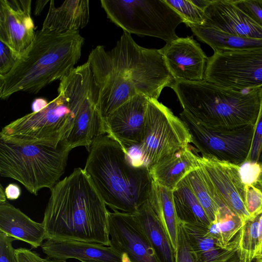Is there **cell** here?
<instances>
[{"instance_id": "obj_1", "label": "cell", "mask_w": 262, "mask_h": 262, "mask_svg": "<svg viewBox=\"0 0 262 262\" xmlns=\"http://www.w3.org/2000/svg\"><path fill=\"white\" fill-rule=\"evenodd\" d=\"M50 190L42 222L46 239L109 246V211L84 169H74Z\"/></svg>"}, {"instance_id": "obj_2", "label": "cell", "mask_w": 262, "mask_h": 262, "mask_svg": "<svg viewBox=\"0 0 262 262\" xmlns=\"http://www.w3.org/2000/svg\"><path fill=\"white\" fill-rule=\"evenodd\" d=\"M84 169L113 211L134 213L149 198L153 180L148 166L132 162L127 150L107 134L92 145Z\"/></svg>"}, {"instance_id": "obj_3", "label": "cell", "mask_w": 262, "mask_h": 262, "mask_svg": "<svg viewBox=\"0 0 262 262\" xmlns=\"http://www.w3.org/2000/svg\"><path fill=\"white\" fill-rule=\"evenodd\" d=\"M96 84L88 61L75 67L60 80L54 99L41 111L28 114L5 126L0 139L57 147L71 129L83 101Z\"/></svg>"}, {"instance_id": "obj_4", "label": "cell", "mask_w": 262, "mask_h": 262, "mask_svg": "<svg viewBox=\"0 0 262 262\" xmlns=\"http://www.w3.org/2000/svg\"><path fill=\"white\" fill-rule=\"evenodd\" d=\"M84 39L79 31L36 32L12 70L0 76V98L19 92L36 93L68 74L78 62Z\"/></svg>"}, {"instance_id": "obj_5", "label": "cell", "mask_w": 262, "mask_h": 262, "mask_svg": "<svg viewBox=\"0 0 262 262\" xmlns=\"http://www.w3.org/2000/svg\"><path fill=\"white\" fill-rule=\"evenodd\" d=\"M260 88L237 91L204 79L176 80L172 89L183 111L200 124L211 130H231L255 126Z\"/></svg>"}, {"instance_id": "obj_6", "label": "cell", "mask_w": 262, "mask_h": 262, "mask_svg": "<svg viewBox=\"0 0 262 262\" xmlns=\"http://www.w3.org/2000/svg\"><path fill=\"white\" fill-rule=\"evenodd\" d=\"M71 150L61 144H17L0 139V175L20 183L37 195L52 189L64 173Z\"/></svg>"}, {"instance_id": "obj_7", "label": "cell", "mask_w": 262, "mask_h": 262, "mask_svg": "<svg viewBox=\"0 0 262 262\" xmlns=\"http://www.w3.org/2000/svg\"><path fill=\"white\" fill-rule=\"evenodd\" d=\"M106 53L112 64L133 82L138 94L158 100L164 88L172 89L175 84L161 49L140 47L126 32Z\"/></svg>"}, {"instance_id": "obj_8", "label": "cell", "mask_w": 262, "mask_h": 262, "mask_svg": "<svg viewBox=\"0 0 262 262\" xmlns=\"http://www.w3.org/2000/svg\"><path fill=\"white\" fill-rule=\"evenodd\" d=\"M107 17L123 31L159 38H178L176 29L183 18L164 0H101Z\"/></svg>"}, {"instance_id": "obj_9", "label": "cell", "mask_w": 262, "mask_h": 262, "mask_svg": "<svg viewBox=\"0 0 262 262\" xmlns=\"http://www.w3.org/2000/svg\"><path fill=\"white\" fill-rule=\"evenodd\" d=\"M190 143L191 136L184 122L158 100L149 99L143 138L138 146L147 165L149 167L159 162Z\"/></svg>"}, {"instance_id": "obj_10", "label": "cell", "mask_w": 262, "mask_h": 262, "mask_svg": "<svg viewBox=\"0 0 262 262\" xmlns=\"http://www.w3.org/2000/svg\"><path fill=\"white\" fill-rule=\"evenodd\" d=\"M204 79L237 91L261 88L262 48L214 52L208 58Z\"/></svg>"}, {"instance_id": "obj_11", "label": "cell", "mask_w": 262, "mask_h": 262, "mask_svg": "<svg viewBox=\"0 0 262 262\" xmlns=\"http://www.w3.org/2000/svg\"><path fill=\"white\" fill-rule=\"evenodd\" d=\"M180 118L187 127L192 143L202 157L213 158L239 165L250 154L254 126L236 129L211 130L192 119L185 111Z\"/></svg>"}, {"instance_id": "obj_12", "label": "cell", "mask_w": 262, "mask_h": 262, "mask_svg": "<svg viewBox=\"0 0 262 262\" xmlns=\"http://www.w3.org/2000/svg\"><path fill=\"white\" fill-rule=\"evenodd\" d=\"M110 245L127 262H160L134 213L108 212Z\"/></svg>"}, {"instance_id": "obj_13", "label": "cell", "mask_w": 262, "mask_h": 262, "mask_svg": "<svg viewBox=\"0 0 262 262\" xmlns=\"http://www.w3.org/2000/svg\"><path fill=\"white\" fill-rule=\"evenodd\" d=\"M200 165L209 178L222 207H227L243 223L250 216L245 205V185L239 173V165L213 158L198 156Z\"/></svg>"}, {"instance_id": "obj_14", "label": "cell", "mask_w": 262, "mask_h": 262, "mask_svg": "<svg viewBox=\"0 0 262 262\" xmlns=\"http://www.w3.org/2000/svg\"><path fill=\"white\" fill-rule=\"evenodd\" d=\"M31 0L0 1V41L18 58L33 41L36 32Z\"/></svg>"}, {"instance_id": "obj_15", "label": "cell", "mask_w": 262, "mask_h": 262, "mask_svg": "<svg viewBox=\"0 0 262 262\" xmlns=\"http://www.w3.org/2000/svg\"><path fill=\"white\" fill-rule=\"evenodd\" d=\"M149 100L143 95L137 94L104 120L106 134L127 150L138 146L142 141Z\"/></svg>"}, {"instance_id": "obj_16", "label": "cell", "mask_w": 262, "mask_h": 262, "mask_svg": "<svg viewBox=\"0 0 262 262\" xmlns=\"http://www.w3.org/2000/svg\"><path fill=\"white\" fill-rule=\"evenodd\" d=\"M167 67L176 80L204 79L208 57L192 37H178L161 49Z\"/></svg>"}, {"instance_id": "obj_17", "label": "cell", "mask_w": 262, "mask_h": 262, "mask_svg": "<svg viewBox=\"0 0 262 262\" xmlns=\"http://www.w3.org/2000/svg\"><path fill=\"white\" fill-rule=\"evenodd\" d=\"M99 102V91L96 84L83 101L71 129L60 144L71 150L84 146L89 151L94 142L106 134Z\"/></svg>"}, {"instance_id": "obj_18", "label": "cell", "mask_w": 262, "mask_h": 262, "mask_svg": "<svg viewBox=\"0 0 262 262\" xmlns=\"http://www.w3.org/2000/svg\"><path fill=\"white\" fill-rule=\"evenodd\" d=\"M204 14L203 26L236 36L262 39V28L232 0H212Z\"/></svg>"}, {"instance_id": "obj_19", "label": "cell", "mask_w": 262, "mask_h": 262, "mask_svg": "<svg viewBox=\"0 0 262 262\" xmlns=\"http://www.w3.org/2000/svg\"><path fill=\"white\" fill-rule=\"evenodd\" d=\"M47 257L67 260H96L101 262H127L125 258L110 246L101 244L73 240L48 239L41 246Z\"/></svg>"}, {"instance_id": "obj_20", "label": "cell", "mask_w": 262, "mask_h": 262, "mask_svg": "<svg viewBox=\"0 0 262 262\" xmlns=\"http://www.w3.org/2000/svg\"><path fill=\"white\" fill-rule=\"evenodd\" d=\"M0 232L29 244L31 248L41 247L46 239L42 222H36L7 202L0 203Z\"/></svg>"}, {"instance_id": "obj_21", "label": "cell", "mask_w": 262, "mask_h": 262, "mask_svg": "<svg viewBox=\"0 0 262 262\" xmlns=\"http://www.w3.org/2000/svg\"><path fill=\"white\" fill-rule=\"evenodd\" d=\"M198 156L190 146L148 166L153 181L171 190L199 165Z\"/></svg>"}, {"instance_id": "obj_22", "label": "cell", "mask_w": 262, "mask_h": 262, "mask_svg": "<svg viewBox=\"0 0 262 262\" xmlns=\"http://www.w3.org/2000/svg\"><path fill=\"white\" fill-rule=\"evenodd\" d=\"M89 19L88 0H67L57 7L52 0L41 29L55 32L79 31Z\"/></svg>"}, {"instance_id": "obj_23", "label": "cell", "mask_w": 262, "mask_h": 262, "mask_svg": "<svg viewBox=\"0 0 262 262\" xmlns=\"http://www.w3.org/2000/svg\"><path fill=\"white\" fill-rule=\"evenodd\" d=\"M198 262H240L237 251L238 238L228 249L220 247L217 241L207 233L204 226L181 223Z\"/></svg>"}, {"instance_id": "obj_24", "label": "cell", "mask_w": 262, "mask_h": 262, "mask_svg": "<svg viewBox=\"0 0 262 262\" xmlns=\"http://www.w3.org/2000/svg\"><path fill=\"white\" fill-rule=\"evenodd\" d=\"M145 232L160 262H175L174 250L168 232L147 200L134 213Z\"/></svg>"}, {"instance_id": "obj_25", "label": "cell", "mask_w": 262, "mask_h": 262, "mask_svg": "<svg viewBox=\"0 0 262 262\" xmlns=\"http://www.w3.org/2000/svg\"><path fill=\"white\" fill-rule=\"evenodd\" d=\"M193 33L212 48L214 52H231L262 48V39L236 36L203 25L190 27Z\"/></svg>"}, {"instance_id": "obj_26", "label": "cell", "mask_w": 262, "mask_h": 262, "mask_svg": "<svg viewBox=\"0 0 262 262\" xmlns=\"http://www.w3.org/2000/svg\"><path fill=\"white\" fill-rule=\"evenodd\" d=\"M173 199L180 222L209 227V220L186 178L173 190Z\"/></svg>"}, {"instance_id": "obj_27", "label": "cell", "mask_w": 262, "mask_h": 262, "mask_svg": "<svg viewBox=\"0 0 262 262\" xmlns=\"http://www.w3.org/2000/svg\"><path fill=\"white\" fill-rule=\"evenodd\" d=\"M148 200L164 224L176 250L180 222L175 209L173 190H169L153 181Z\"/></svg>"}, {"instance_id": "obj_28", "label": "cell", "mask_w": 262, "mask_h": 262, "mask_svg": "<svg viewBox=\"0 0 262 262\" xmlns=\"http://www.w3.org/2000/svg\"><path fill=\"white\" fill-rule=\"evenodd\" d=\"M185 178L210 223L215 221L222 206L213 184L204 170L200 165Z\"/></svg>"}, {"instance_id": "obj_29", "label": "cell", "mask_w": 262, "mask_h": 262, "mask_svg": "<svg viewBox=\"0 0 262 262\" xmlns=\"http://www.w3.org/2000/svg\"><path fill=\"white\" fill-rule=\"evenodd\" d=\"M260 215L248 220L239 231L237 251L240 262H252L259 251L258 232Z\"/></svg>"}, {"instance_id": "obj_30", "label": "cell", "mask_w": 262, "mask_h": 262, "mask_svg": "<svg viewBox=\"0 0 262 262\" xmlns=\"http://www.w3.org/2000/svg\"><path fill=\"white\" fill-rule=\"evenodd\" d=\"M216 220L218 222L221 233V247L228 249L233 244L231 240L244 225L240 218L227 207L220 209Z\"/></svg>"}, {"instance_id": "obj_31", "label": "cell", "mask_w": 262, "mask_h": 262, "mask_svg": "<svg viewBox=\"0 0 262 262\" xmlns=\"http://www.w3.org/2000/svg\"><path fill=\"white\" fill-rule=\"evenodd\" d=\"M164 1L183 18L184 23L189 27L204 24V11L194 5L190 0Z\"/></svg>"}, {"instance_id": "obj_32", "label": "cell", "mask_w": 262, "mask_h": 262, "mask_svg": "<svg viewBox=\"0 0 262 262\" xmlns=\"http://www.w3.org/2000/svg\"><path fill=\"white\" fill-rule=\"evenodd\" d=\"M175 262H198L187 233L181 222L178 228Z\"/></svg>"}, {"instance_id": "obj_33", "label": "cell", "mask_w": 262, "mask_h": 262, "mask_svg": "<svg viewBox=\"0 0 262 262\" xmlns=\"http://www.w3.org/2000/svg\"><path fill=\"white\" fill-rule=\"evenodd\" d=\"M245 205L250 218L262 213V192L252 185H245Z\"/></svg>"}, {"instance_id": "obj_34", "label": "cell", "mask_w": 262, "mask_h": 262, "mask_svg": "<svg viewBox=\"0 0 262 262\" xmlns=\"http://www.w3.org/2000/svg\"><path fill=\"white\" fill-rule=\"evenodd\" d=\"M259 97L260 108L259 114L254 126L251 150L246 160L259 163L262 153V87L260 88Z\"/></svg>"}, {"instance_id": "obj_35", "label": "cell", "mask_w": 262, "mask_h": 262, "mask_svg": "<svg viewBox=\"0 0 262 262\" xmlns=\"http://www.w3.org/2000/svg\"><path fill=\"white\" fill-rule=\"evenodd\" d=\"M232 1L235 5L262 28V0Z\"/></svg>"}, {"instance_id": "obj_36", "label": "cell", "mask_w": 262, "mask_h": 262, "mask_svg": "<svg viewBox=\"0 0 262 262\" xmlns=\"http://www.w3.org/2000/svg\"><path fill=\"white\" fill-rule=\"evenodd\" d=\"M261 172L260 164L257 162L246 160L239 165V173L242 183L255 186Z\"/></svg>"}, {"instance_id": "obj_37", "label": "cell", "mask_w": 262, "mask_h": 262, "mask_svg": "<svg viewBox=\"0 0 262 262\" xmlns=\"http://www.w3.org/2000/svg\"><path fill=\"white\" fill-rule=\"evenodd\" d=\"M16 239L0 232V262H18L12 243Z\"/></svg>"}, {"instance_id": "obj_38", "label": "cell", "mask_w": 262, "mask_h": 262, "mask_svg": "<svg viewBox=\"0 0 262 262\" xmlns=\"http://www.w3.org/2000/svg\"><path fill=\"white\" fill-rule=\"evenodd\" d=\"M18 57L3 42L0 41V76L8 73Z\"/></svg>"}, {"instance_id": "obj_39", "label": "cell", "mask_w": 262, "mask_h": 262, "mask_svg": "<svg viewBox=\"0 0 262 262\" xmlns=\"http://www.w3.org/2000/svg\"><path fill=\"white\" fill-rule=\"evenodd\" d=\"M15 252L18 262H43L38 253L29 249L19 248Z\"/></svg>"}, {"instance_id": "obj_40", "label": "cell", "mask_w": 262, "mask_h": 262, "mask_svg": "<svg viewBox=\"0 0 262 262\" xmlns=\"http://www.w3.org/2000/svg\"><path fill=\"white\" fill-rule=\"evenodd\" d=\"M6 198L10 200L17 199L21 194L20 187L14 183L9 184L5 189Z\"/></svg>"}, {"instance_id": "obj_41", "label": "cell", "mask_w": 262, "mask_h": 262, "mask_svg": "<svg viewBox=\"0 0 262 262\" xmlns=\"http://www.w3.org/2000/svg\"><path fill=\"white\" fill-rule=\"evenodd\" d=\"M49 103L42 98L35 100L32 105V112H37L44 108Z\"/></svg>"}, {"instance_id": "obj_42", "label": "cell", "mask_w": 262, "mask_h": 262, "mask_svg": "<svg viewBox=\"0 0 262 262\" xmlns=\"http://www.w3.org/2000/svg\"><path fill=\"white\" fill-rule=\"evenodd\" d=\"M50 1L48 0H40L36 2L34 14L39 15L42 12L47 4Z\"/></svg>"}, {"instance_id": "obj_43", "label": "cell", "mask_w": 262, "mask_h": 262, "mask_svg": "<svg viewBox=\"0 0 262 262\" xmlns=\"http://www.w3.org/2000/svg\"><path fill=\"white\" fill-rule=\"evenodd\" d=\"M197 7L204 11L205 8L211 3L212 0H190Z\"/></svg>"}, {"instance_id": "obj_44", "label": "cell", "mask_w": 262, "mask_h": 262, "mask_svg": "<svg viewBox=\"0 0 262 262\" xmlns=\"http://www.w3.org/2000/svg\"><path fill=\"white\" fill-rule=\"evenodd\" d=\"M258 241L259 243V249L262 244V213L261 214L259 219L258 224Z\"/></svg>"}, {"instance_id": "obj_45", "label": "cell", "mask_w": 262, "mask_h": 262, "mask_svg": "<svg viewBox=\"0 0 262 262\" xmlns=\"http://www.w3.org/2000/svg\"><path fill=\"white\" fill-rule=\"evenodd\" d=\"M0 203L6 202V195L5 193V190L3 189L2 185H1V192H0Z\"/></svg>"}, {"instance_id": "obj_46", "label": "cell", "mask_w": 262, "mask_h": 262, "mask_svg": "<svg viewBox=\"0 0 262 262\" xmlns=\"http://www.w3.org/2000/svg\"><path fill=\"white\" fill-rule=\"evenodd\" d=\"M43 262H67V260L51 259L48 257L43 258Z\"/></svg>"}, {"instance_id": "obj_47", "label": "cell", "mask_w": 262, "mask_h": 262, "mask_svg": "<svg viewBox=\"0 0 262 262\" xmlns=\"http://www.w3.org/2000/svg\"><path fill=\"white\" fill-rule=\"evenodd\" d=\"M252 262H262V255H257Z\"/></svg>"}, {"instance_id": "obj_48", "label": "cell", "mask_w": 262, "mask_h": 262, "mask_svg": "<svg viewBox=\"0 0 262 262\" xmlns=\"http://www.w3.org/2000/svg\"><path fill=\"white\" fill-rule=\"evenodd\" d=\"M257 255H262V244H261V245L260 246L259 250V251H258V252Z\"/></svg>"}, {"instance_id": "obj_49", "label": "cell", "mask_w": 262, "mask_h": 262, "mask_svg": "<svg viewBox=\"0 0 262 262\" xmlns=\"http://www.w3.org/2000/svg\"><path fill=\"white\" fill-rule=\"evenodd\" d=\"M81 262H101L99 261H96V260H82Z\"/></svg>"}, {"instance_id": "obj_50", "label": "cell", "mask_w": 262, "mask_h": 262, "mask_svg": "<svg viewBox=\"0 0 262 262\" xmlns=\"http://www.w3.org/2000/svg\"><path fill=\"white\" fill-rule=\"evenodd\" d=\"M262 162V153H261V157H260V163Z\"/></svg>"}]
</instances>
